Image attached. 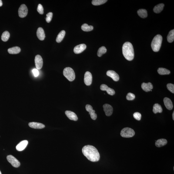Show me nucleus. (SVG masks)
Segmentation results:
<instances>
[{
	"label": "nucleus",
	"mask_w": 174,
	"mask_h": 174,
	"mask_svg": "<svg viewBox=\"0 0 174 174\" xmlns=\"http://www.w3.org/2000/svg\"><path fill=\"white\" fill-rule=\"evenodd\" d=\"M162 40V37L160 35H157L154 37L151 43V47L154 52H157L159 51Z\"/></svg>",
	"instance_id": "3"
},
{
	"label": "nucleus",
	"mask_w": 174,
	"mask_h": 174,
	"mask_svg": "<svg viewBox=\"0 0 174 174\" xmlns=\"http://www.w3.org/2000/svg\"><path fill=\"white\" fill-rule=\"evenodd\" d=\"M135 98V95L134 94L129 93L127 94L126 97V99L128 100H133Z\"/></svg>",
	"instance_id": "33"
},
{
	"label": "nucleus",
	"mask_w": 174,
	"mask_h": 174,
	"mask_svg": "<svg viewBox=\"0 0 174 174\" xmlns=\"http://www.w3.org/2000/svg\"><path fill=\"white\" fill-rule=\"evenodd\" d=\"M167 41L169 43L173 42L174 40V30L170 31L167 37Z\"/></svg>",
	"instance_id": "29"
},
{
	"label": "nucleus",
	"mask_w": 174,
	"mask_h": 174,
	"mask_svg": "<svg viewBox=\"0 0 174 174\" xmlns=\"http://www.w3.org/2000/svg\"><path fill=\"white\" fill-rule=\"evenodd\" d=\"M65 34V30H62L58 34L56 38V41L58 43H60L64 38Z\"/></svg>",
	"instance_id": "26"
},
{
	"label": "nucleus",
	"mask_w": 174,
	"mask_h": 174,
	"mask_svg": "<svg viewBox=\"0 0 174 174\" xmlns=\"http://www.w3.org/2000/svg\"><path fill=\"white\" fill-rule=\"evenodd\" d=\"M86 110L89 112L91 118L93 120H96L97 117V115L95 113V110H93L92 107L89 105H87L85 106Z\"/></svg>",
	"instance_id": "10"
},
{
	"label": "nucleus",
	"mask_w": 174,
	"mask_h": 174,
	"mask_svg": "<svg viewBox=\"0 0 174 174\" xmlns=\"http://www.w3.org/2000/svg\"><path fill=\"white\" fill-rule=\"evenodd\" d=\"M28 13V9L26 6L22 4L18 9V15L21 18H24L27 16Z\"/></svg>",
	"instance_id": "7"
},
{
	"label": "nucleus",
	"mask_w": 174,
	"mask_h": 174,
	"mask_svg": "<svg viewBox=\"0 0 174 174\" xmlns=\"http://www.w3.org/2000/svg\"><path fill=\"white\" fill-rule=\"evenodd\" d=\"M93 27L92 25H89L86 24H83L81 26V29L83 30L86 32H88L93 29Z\"/></svg>",
	"instance_id": "28"
},
{
	"label": "nucleus",
	"mask_w": 174,
	"mask_h": 174,
	"mask_svg": "<svg viewBox=\"0 0 174 174\" xmlns=\"http://www.w3.org/2000/svg\"><path fill=\"white\" fill-rule=\"evenodd\" d=\"M82 152L84 156L91 162H98L100 158V155L98 150L92 145L84 146L82 148Z\"/></svg>",
	"instance_id": "1"
},
{
	"label": "nucleus",
	"mask_w": 174,
	"mask_h": 174,
	"mask_svg": "<svg viewBox=\"0 0 174 174\" xmlns=\"http://www.w3.org/2000/svg\"><path fill=\"white\" fill-rule=\"evenodd\" d=\"M122 54L125 58L128 61H132L134 58V51L132 44L129 42H126L122 47Z\"/></svg>",
	"instance_id": "2"
},
{
	"label": "nucleus",
	"mask_w": 174,
	"mask_h": 174,
	"mask_svg": "<svg viewBox=\"0 0 174 174\" xmlns=\"http://www.w3.org/2000/svg\"><path fill=\"white\" fill-rule=\"evenodd\" d=\"M0 174H2V173H1V171H0Z\"/></svg>",
	"instance_id": "41"
},
{
	"label": "nucleus",
	"mask_w": 174,
	"mask_h": 174,
	"mask_svg": "<svg viewBox=\"0 0 174 174\" xmlns=\"http://www.w3.org/2000/svg\"><path fill=\"white\" fill-rule=\"evenodd\" d=\"M10 34L8 31H5L3 33L1 36V39L4 42H6L9 39Z\"/></svg>",
	"instance_id": "30"
},
{
	"label": "nucleus",
	"mask_w": 174,
	"mask_h": 174,
	"mask_svg": "<svg viewBox=\"0 0 174 174\" xmlns=\"http://www.w3.org/2000/svg\"><path fill=\"white\" fill-rule=\"evenodd\" d=\"M28 125L31 128L36 129H41L45 127L44 124L39 122H29Z\"/></svg>",
	"instance_id": "15"
},
{
	"label": "nucleus",
	"mask_w": 174,
	"mask_h": 174,
	"mask_svg": "<svg viewBox=\"0 0 174 174\" xmlns=\"http://www.w3.org/2000/svg\"><path fill=\"white\" fill-rule=\"evenodd\" d=\"M53 15V14L51 12L48 13L47 14L46 19H45L47 22H50L52 19Z\"/></svg>",
	"instance_id": "34"
},
{
	"label": "nucleus",
	"mask_w": 174,
	"mask_h": 174,
	"mask_svg": "<svg viewBox=\"0 0 174 174\" xmlns=\"http://www.w3.org/2000/svg\"><path fill=\"white\" fill-rule=\"evenodd\" d=\"M100 89L101 90L106 91L108 94L111 95H113L115 94V91L113 89L109 88L105 84H102L101 85Z\"/></svg>",
	"instance_id": "14"
},
{
	"label": "nucleus",
	"mask_w": 174,
	"mask_h": 174,
	"mask_svg": "<svg viewBox=\"0 0 174 174\" xmlns=\"http://www.w3.org/2000/svg\"><path fill=\"white\" fill-rule=\"evenodd\" d=\"M86 48V45L85 44H81L75 46L74 48V51L75 54L81 53L85 50Z\"/></svg>",
	"instance_id": "12"
},
{
	"label": "nucleus",
	"mask_w": 174,
	"mask_h": 174,
	"mask_svg": "<svg viewBox=\"0 0 174 174\" xmlns=\"http://www.w3.org/2000/svg\"><path fill=\"white\" fill-rule=\"evenodd\" d=\"M84 83L86 85L89 86L92 84V76L90 72L87 71L84 75Z\"/></svg>",
	"instance_id": "8"
},
{
	"label": "nucleus",
	"mask_w": 174,
	"mask_h": 174,
	"mask_svg": "<svg viewBox=\"0 0 174 174\" xmlns=\"http://www.w3.org/2000/svg\"><path fill=\"white\" fill-rule=\"evenodd\" d=\"M107 51L106 48L105 47H102L98 50L97 55L98 57H101L103 54L106 53Z\"/></svg>",
	"instance_id": "31"
},
{
	"label": "nucleus",
	"mask_w": 174,
	"mask_h": 174,
	"mask_svg": "<svg viewBox=\"0 0 174 174\" xmlns=\"http://www.w3.org/2000/svg\"><path fill=\"white\" fill-rule=\"evenodd\" d=\"M2 4L3 3L2 1L0 0V7L2 6Z\"/></svg>",
	"instance_id": "39"
},
{
	"label": "nucleus",
	"mask_w": 174,
	"mask_h": 174,
	"mask_svg": "<svg viewBox=\"0 0 174 174\" xmlns=\"http://www.w3.org/2000/svg\"><path fill=\"white\" fill-rule=\"evenodd\" d=\"M37 36L40 40H43L45 38V35L43 28L39 27L38 28L37 32Z\"/></svg>",
	"instance_id": "19"
},
{
	"label": "nucleus",
	"mask_w": 174,
	"mask_h": 174,
	"mask_svg": "<svg viewBox=\"0 0 174 174\" xmlns=\"http://www.w3.org/2000/svg\"><path fill=\"white\" fill-rule=\"evenodd\" d=\"M37 11L40 14H43L44 13V8L42 6L41 4H38V8H37Z\"/></svg>",
	"instance_id": "37"
},
{
	"label": "nucleus",
	"mask_w": 174,
	"mask_h": 174,
	"mask_svg": "<svg viewBox=\"0 0 174 174\" xmlns=\"http://www.w3.org/2000/svg\"><path fill=\"white\" fill-rule=\"evenodd\" d=\"M172 119L173 120H174V111H173V113L172 114Z\"/></svg>",
	"instance_id": "40"
},
{
	"label": "nucleus",
	"mask_w": 174,
	"mask_h": 174,
	"mask_svg": "<svg viewBox=\"0 0 174 174\" xmlns=\"http://www.w3.org/2000/svg\"><path fill=\"white\" fill-rule=\"evenodd\" d=\"M158 72L160 75H169L170 71L169 70L163 68H159L158 70Z\"/></svg>",
	"instance_id": "27"
},
{
	"label": "nucleus",
	"mask_w": 174,
	"mask_h": 174,
	"mask_svg": "<svg viewBox=\"0 0 174 174\" xmlns=\"http://www.w3.org/2000/svg\"><path fill=\"white\" fill-rule=\"evenodd\" d=\"M167 87L168 90L172 93H174V85L173 84H168L167 85Z\"/></svg>",
	"instance_id": "35"
},
{
	"label": "nucleus",
	"mask_w": 174,
	"mask_h": 174,
	"mask_svg": "<svg viewBox=\"0 0 174 174\" xmlns=\"http://www.w3.org/2000/svg\"><path fill=\"white\" fill-rule=\"evenodd\" d=\"M137 13L141 18H146L147 17V11L145 9H140L137 11Z\"/></svg>",
	"instance_id": "25"
},
{
	"label": "nucleus",
	"mask_w": 174,
	"mask_h": 174,
	"mask_svg": "<svg viewBox=\"0 0 174 174\" xmlns=\"http://www.w3.org/2000/svg\"><path fill=\"white\" fill-rule=\"evenodd\" d=\"M163 102L167 109L169 110H171L173 108V104L170 99L167 98H165L163 99Z\"/></svg>",
	"instance_id": "18"
},
{
	"label": "nucleus",
	"mask_w": 174,
	"mask_h": 174,
	"mask_svg": "<svg viewBox=\"0 0 174 174\" xmlns=\"http://www.w3.org/2000/svg\"><path fill=\"white\" fill-rule=\"evenodd\" d=\"M35 62L37 69H40L43 65V60L42 57L39 55H36L35 58Z\"/></svg>",
	"instance_id": "9"
},
{
	"label": "nucleus",
	"mask_w": 174,
	"mask_h": 174,
	"mask_svg": "<svg viewBox=\"0 0 174 174\" xmlns=\"http://www.w3.org/2000/svg\"><path fill=\"white\" fill-rule=\"evenodd\" d=\"M133 116L135 119L138 121L140 120L141 119V114L139 112H135L133 114Z\"/></svg>",
	"instance_id": "36"
},
{
	"label": "nucleus",
	"mask_w": 174,
	"mask_h": 174,
	"mask_svg": "<svg viewBox=\"0 0 174 174\" xmlns=\"http://www.w3.org/2000/svg\"><path fill=\"white\" fill-rule=\"evenodd\" d=\"M106 75L108 76L111 77L114 81H117L119 80V75L115 71L108 70L106 72Z\"/></svg>",
	"instance_id": "13"
},
{
	"label": "nucleus",
	"mask_w": 174,
	"mask_h": 174,
	"mask_svg": "<svg viewBox=\"0 0 174 174\" xmlns=\"http://www.w3.org/2000/svg\"><path fill=\"white\" fill-rule=\"evenodd\" d=\"M7 160L11 163L13 166L15 168H18L20 166V162L16 158L12 155H8L7 157Z\"/></svg>",
	"instance_id": "6"
},
{
	"label": "nucleus",
	"mask_w": 174,
	"mask_h": 174,
	"mask_svg": "<svg viewBox=\"0 0 174 174\" xmlns=\"http://www.w3.org/2000/svg\"><path fill=\"white\" fill-rule=\"evenodd\" d=\"M104 110L106 116H110L113 112V108L110 105L105 104L103 106Z\"/></svg>",
	"instance_id": "11"
},
{
	"label": "nucleus",
	"mask_w": 174,
	"mask_h": 174,
	"mask_svg": "<svg viewBox=\"0 0 174 174\" xmlns=\"http://www.w3.org/2000/svg\"><path fill=\"white\" fill-rule=\"evenodd\" d=\"M32 72L35 77L38 76L39 75V71L37 69H34L32 70Z\"/></svg>",
	"instance_id": "38"
},
{
	"label": "nucleus",
	"mask_w": 174,
	"mask_h": 174,
	"mask_svg": "<svg viewBox=\"0 0 174 174\" xmlns=\"http://www.w3.org/2000/svg\"><path fill=\"white\" fill-rule=\"evenodd\" d=\"M65 115L68 117L71 120L76 121L78 120V117L75 112L70 111H66L65 112Z\"/></svg>",
	"instance_id": "16"
},
{
	"label": "nucleus",
	"mask_w": 174,
	"mask_h": 174,
	"mask_svg": "<svg viewBox=\"0 0 174 174\" xmlns=\"http://www.w3.org/2000/svg\"><path fill=\"white\" fill-rule=\"evenodd\" d=\"M167 143V141L166 139H161L158 140L155 142V145L158 147H161L166 145Z\"/></svg>",
	"instance_id": "21"
},
{
	"label": "nucleus",
	"mask_w": 174,
	"mask_h": 174,
	"mask_svg": "<svg viewBox=\"0 0 174 174\" xmlns=\"http://www.w3.org/2000/svg\"><path fill=\"white\" fill-rule=\"evenodd\" d=\"M165 5L161 3L158 4L154 7L153 11L154 12L156 13H159L162 11Z\"/></svg>",
	"instance_id": "23"
},
{
	"label": "nucleus",
	"mask_w": 174,
	"mask_h": 174,
	"mask_svg": "<svg viewBox=\"0 0 174 174\" xmlns=\"http://www.w3.org/2000/svg\"><path fill=\"white\" fill-rule=\"evenodd\" d=\"M28 143V141L27 140L21 141L17 145L16 148L17 150L18 151L23 150L26 148Z\"/></svg>",
	"instance_id": "17"
},
{
	"label": "nucleus",
	"mask_w": 174,
	"mask_h": 174,
	"mask_svg": "<svg viewBox=\"0 0 174 174\" xmlns=\"http://www.w3.org/2000/svg\"><path fill=\"white\" fill-rule=\"evenodd\" d=\"M107 1L106 0H93L92 3L94 5L99 6L105 3Z\"/></svg>",
	"instance_id": "32"
},
{
	"label": "nucleus",
	"mask_w": 174,
	"mask_h": 174,
	"mask_svg": "<svg viewBox=\"0 0 174 174\" xmlns=\"http://www.w3.org/2000/svg\"><path fill=\"white\" fill-rule=\"evenodd\" d=\"M153 112L154 114L161 113L162 112V109L161 105L158 104H155L153 105Z\"/></svg>",
	"instance_id": "24"
},
{
	"label": "nucleus",
	"mask_w": 174,
	"mask_h": 174,
	"mask_svg": "<svg viewBox=\"0 0 174 174\" xmlns=\"http://www.w3.org/2000/svg\"><path fill=\"white\" fill-rule=\"evenodd\" d=\"M21 51L20 48L18 47H15L9 48L8 52L10 54H16L19 53Z\"/></svg>",
	"instance_id": "22"
},
{
	"label": "nucleus",
	"mask_w": 174,
	"mask_h": 174,
	"mask_svg": "<svg viewBox=\"0 0 174 174\" xmlns=\"http://www.w3.org/2000/svg\"><path fill=\"white\" fill-rule=\"evenodd\" d=\"M64 76L70 81H73L75 78V74L73 69L70 67H67L63 71Z\"/></svg>",
	"instance_id": "4"
},
{
	"label": "nucleus",
	"mask_w": 174,
	"mask_h": 174,
	"mask_svg": "<svg viewBox=\"0 0 174 174\" xmlns=\"http://www.w3.org/2000/svg\"><path fill=\"white\" fill-rule=\"evenodd\" d=\"M120 135L122 137L130 138L135 135V131L131 128L126 127L123 128L121 131Z\"/></svg>",
	"instance_id": "5"
},
{
	"label": "nucleus",
	"mask_w": 174,
	"mask_h": 174,
	"mask_svg": "<svg viewBox=\"0 0 174 174\" xmlns=\"http://www.w3.org/2000/svg\"><path fill=\"white\" fill-rule=\"evenodd\" d=\"M142 88L143 90L146 92H149L153 89V86L152 83L150 82L146 83H143L141 85Z\"/></svg>",
	"instance_id": "20"
}]
</instances>
